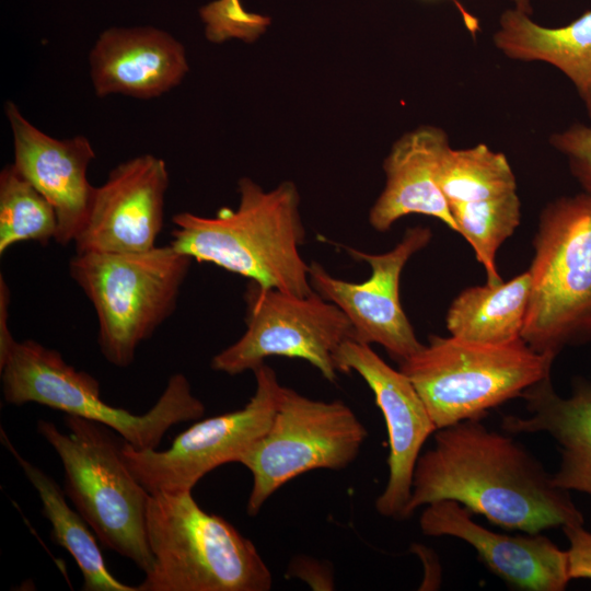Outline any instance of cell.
<instances>
[{
    "instance_id": "cell-24",
    "label": "cell",
    "mask_w": 591,
    "mask_h": 591,
    "mask_svg": "<svg viewBox=\"0 0 591 591\" xmlns=\"http://www.w3.org/2000/svg\"><path fill=\"white\" fill-rule=\"evenodd\" d=\"M449 206L457 233L472 246L486 271L487 283L501 282L496 255L520 223L521 202L517 192L477 201H454Z\"/></svg>"
},
{
    "instance_id": "cell-13",
    "label": "cell",
    "mask_w": 591,
    "mask_h": 591,
    "mask_svg": "<svg viewBox=\"0 0 591 591\" xmlns=\"http://www.w3.org/2000/svg\"><path fill=\"white\" fill-rule=\"evenodd\" d=\"M335 362L338 372L355 371L364 380L384 417L389 478L375 509L383 517L402 520L420 450L437 428L410 380L389 366L370 345L349 338L336 351Z\"/></svg>"
},
{
    "instance_id": "cell-23",
    "label": "cell",
    "mask_w": 591,
    "mask_h": 591,
    "mask_svg": "<svg viewBox=\"0 0 591 591\" xmlns=\"http://www.w3.org/2000/svg\"><path fill=\"white\" fill-rule=\"evenodd\" d=\"M438 181L449 204L517 192L515 176L505 154L484 143L461 150L449 147L440 162Z\"/></svg>"
},
{
    "instance_id": "cell-21",
    "label": "cell",
    "mask_w": 591,
    "mask_h": 591,
    "mask_svg": "<svg viewBox=\"0 0 591 591\" xmlns=\"http://www.w3.org/2000/svg\"><path fill=\"white\" fill-rule=\"evenodd\" d=\"M0 440L16 460L28 482L36 490L42 510L51 524L55 544L69 552L77 563L83 579L84 591H138L115 578L108 570L97 537L82 518L66 501V494L51 476L37 467L13 447L3 428Z\"/></svg>"
},
{
    "instance_id": "cell-30",
    "label": "cell",
    "mask_w": 591,
    "mask_h": 591,
    "mask_svg": "<svg viewBox=\"0 0 591 591\" xmlns=\"http://www.w3.org/2000/svg\"><path fill=\"white\" fill-rule=\"evenodd\" d=\"M457 8L460 9V11L462 12L464 19L466 20V23L467 25L471 27V28H474L475 26V20L472 18V16H468V14L466 13V11L459 4V2L456 0H453Z\"/></svg>"
},
{
    "instance_id": "cell-27",
    "label": "cell",
    "mask_w": 591,
    "mask_h": 591,
    "mask_svg": "<svg viewBox=\"0 0 591 591\" xmlns=\"http://www.w3.org/2000/svg\"><path fill=\"white\" fill-rule=\"evenodd\" d=\"M551 144L567 158L571 174L591 194V127L576 124L554 134Z\"/></svg>"
},
{
    "instance_id": "cell-10",
    "label": "cell",
    "mask_w": 591,
    "mask_h": 591,
    "mask_svg": "<svg viewBox=\"0 0 591 591\" xmlns=\"http://www.w3.org/2000/svg\"><path fill=\"white\" fill-rule=\"evenodd\" d=\"M244 299L246 329L212 358L215 371L237 375L279 356L305 360L326 380L336 381L335 354L351 338L352 328L334 303L315 291L296 296L254 281L247 285Z\"/></svg>"
},
{
    "instance_id": "cell-2",
    "label": "cell",
    "mask_w": 591,
    "mask_h": 591,
    "mask_svg": "<svg viewBox=\"0 0 591 591\" xmlns=\"http://www.w3.org/2000/svg\"><path fill=\"white\" fill-rule=\"evenodd\" d=\"M237 192L234 209L222 207L212 217L174 215L170 244L195 260L217 265L262 287L296 296L312 293L310 264L300 255L305 230L296 185L282 182L265 190L243 177Z\"/></svg>"
},
{
    "instance_id": "cell-29",
    "label": "cell",
    "mask_w": 591,
    "mask_h": 591,
    "mask_svg": "<svg viewBox=\"0 0 591 591\" xmlns=\"http://www.w3.org/2000/svg\"><path fill=\"white\" fill-rule=\"evenodd\" d=\"M515 2V9L526 13V14H530L532 9L530 7V1L529 0H513Z\"/></svg>"
},
{
    "instance_id": "cell-8",
    "label": "cell",
    "mask_w": 591,
    "mask_h": 591,
    "mask_svg": "<svg viewBox=\"0 0 591 591\" xmlns=\"http://www.w3.org/2000/svg\"><path fill=\"white\" fill-rule=\"evenodd\" d=\"M554 359L522 339L479 344L432 335L428 345L399 363L437 428L483 418L491 408L551 376Z\"/></svg>"
},
{
    "instance_id": "cell-25",
    "label": "cell",
    "mask_w": 591,
    "mask_h": 591,
    "mask_svg": "<svg viewBox=\"0 0 591 591\" xmlns=\"http://www.w3.org/2000/svg\"><path fill=\"white\" fill-rule=\"evenodd\" d=\"M56 234L54 207L12 164L4 166L0 172V255L25 241L47 245Z\"/></svg>"
},
{
    "instance_id": "cell-6",
    "label": "cell",
    "mask_w": 591,
    "mask_h": 591,
    "mask_svg": "<svg viewBox=\"0 0 591 591\" xmlns=\"http://www.w3.org/2000/svg\"><path fill=\"white\" fill-rule=\"evenodd\" d=\"M193 260L171 244L137 253H76L69 273L95 310L106 361L117 368L134 362L139 345L173 314Z\"/></svg>"
},
{
    "instance_id": "cell-7",
    "label": "cell",
    "mask_w": 591,
    "mask_h": 591,
    "mask_svg": "<svg viewBox=\"0 0 591 591\" xmlns=\"http://www.w3.org/2000/svg\"><path fill=\"white\" fill-rule=\"evenodd\" d=\"M521 339L552 359L591 339V194L557 198L541 212Z\"/></svg>"
},
{
    "instance_id": "cell-16",
    "label": "cell",
    "mask_w": 591,
    "mask_h": 591,
    "mask_svg": "<svg viewBox=\"0 0 591 591\" xmlns=\"http://www.w3.org/2000/svg\"><path fill=\"white\" fill-rule=\"evenodd\" d=\"M428 536H453L470 544L486 567L508 586L525 591H563L570 578L567 551L541 533L509 535L490 531L454 500L426 506L419 518Z\"/></svg>"
},
{
    "instance_id": "cell-22",
    "label": "cell",
    "mask_w": 591,
    "mask_h": 591,
    "mask_svg": "<svg viewBox=\"0 0 591 591\" xmlns=\"http://www.w3.org/2000/svg\"><path fill=\"white\" fill-rule=\"evenodd\" d=\"M530 286L528 270L507 282L464 289L448 310L449 333L463 340L490 345L521 339Z\"/></svg>"
},
{
    "instance_id": "cell-5",
    "label": "cell",
    "mask_w": 591,
    "mask_h": 591,
    "mask_svg": "<svg viewBox=\"0 0 591 591\" xmlns=\"http://www.w3.org/2000/svg\"><path fill=\"white\" fill-rule=\"evenodd\" d=\"M67 432L46 419L37 432L55 450L63 468V491L106 548L150 572L153 555L147 535L150 493L128 468L124 439L107 426L66 415Z\"/></svg>"
},
{
    "instance_id": "cell-19",
    "label": "cell",
    "mask_w": 591,
    "mask_h": 591,
    "mask_svg": "<svg viewBox=\"0 0 591 591\" xmlns=\"http://www.w3.org/2000/svg\"><path fill=\"white\" fill-rule=\"evenodd\" d=\"M528 417L506 416L502 429L509 433L548 434L559 447L554 484L567 491L591 496V383L578 382L569 397L559 396L551 376L529 387L521 396Z\"/></svg>"
},
{
    "instance_id": "cell-12",
    "label": "cell",
    "mask_w": 591,
    "mask_h": 591,
    "mask_svg": "<svg viewBox=\"0 0 591 591\" xmlns=\"http://www.w3.org/2000/svg\"><path fill=\"white\" fill-rule=\"evenodd\" d=\"M431 236L429 228L417 225L407 229L402 240L382 254L345 247L354 259L369 264L371 275L362 282L336 278L320 263H310L313 290L346 315L352 328L351 339L382 346L398 364L424 346L402 308L401 275L409 258L426 247Z\"/></svg>"
},
{
    "instance_id": "cell-14",
    "label": "cell",
    "mask_w": 591,
    "mask_h": 591,
    "mask_svg": "<svg viewBox=\"0 0 591 591\" xmlns=\"http://www.w3.org/2000/svg\"><path fill=\"white\" fill-rule=\"evenodd\" d=\"M170 177L165 162L140 154L116 165L95 187L76 253H137L157 246Z\"/></svg>"
},
{
    "instance_id": "cell-1",
    "label": "cell",
    "mask_w": 591,
    "mask_h": 591,
    "mask_svg": "<svg viewBox=\"0 0 591 591\" xmlns=\"http://www.w3.org/2000/svg\"><path fill=\"white\" fill-rule=\"evenodd\" d=\"M482 418L436 430L420 454L404 519L429 503L454 500L505 530L541 533L583 524L569 491L514 439L488 429Z\"/></svg>"
},
{
    "instance_id": "cell-4",
    "label": "cell",
    "mask_w": 591,
    "mask_h": 591,
    "mask_svg": "<svg viewBox=\"0 0 591 591\" xmlns=\"http://www.w3.org/2000/svg\"><path fill=\"white\" fill-rule=\"evenodd\" d=\"M0 373L7 404L35 403L103 424L139 450L158 449L172 426L205 414L204 403L182 373L169 378L159 399L142 415L112 406L101 398L100 382L93 375L33 339L11 337L0 345Z\"/></svg>"
},
{
    "instance_id": "cell-3",
    "label": "cell",
    "mask_w": 591,
    "mask_h": 591,
    "mask_svg": "<svg viewBox=\"0 0 591 591\" xmlns=\"http://www.w3.org/2000/svg\"><path fill=\"white\" fill-rule=\"evenodd\" d=\"M147 535L153 567L138 591H268L271 572L251 540L204 511L192 491L151 494Z\"/></svg>"
},
{
    "instance_id": "cell-18",
    "label": "cell",
    "mask_w": 591,
    "mask_h": 591,
    "mask_svg": "<svg viewBox=\"0 0 591 591\" xmlns=\"http://www.w3.org/2000/svg\"><path fill=\"white\" fill-rule=\"evenodd\" d=\"M449 147L445 131L433 126L418 127L393 144L383 163L384 189L369 213L373 229L385 232L398 219L419 213L439 219L457 233L438 181L440 162Z\"/></svg>"
},
{
    "instance_id": "cell-11",
    "label": "cell",
    "mask_w": 591,
    "mask_h": 591,
    "mask_svg": "<svg viewBox=\"0 0 591 591\" xmlns=\"http://www.w3.org/2000/svg\"><path fill=\"white\" fill-rule=\"evenodd\" d=\"M253 372L255 392L242 408L196 421L167 449L139 450L124 440L125 463L150 494L192 491L212 470L237 463L267 432L282 385L266 363Z\"/></svg>"
},
{
    "instance_id": "cell-20",
    "label": "cell",
    "mask_w": 591,
    "mask_h": 591,
    "mask_svg": "<svg viewBox=\"0 0 591 591\" xmlns=\"http://www.w3.org/2000/svg\"><path fill=\"white\" fill-rule=\"evenodd\" d=\"M494 42L509 58L558 68L573 83L591 117V10L568 25L545 27L529 14L509 9L500 16Z\"/></svg>"
},
{
    "instance_id": "cell-26",
    "label": "cell",
    "mask_w": 591,
    "mask_h": 591,
    "mask_svg": "<svg viewBox=\"0 0 591 591\" xmlns=\"http://www.w3.org/2000/svg\"><path fill=\"white\" fill-rule=\"evenodd\" d=\"M209 40L221 43L230 37L251 40L264 30L267 19L248 13L240 0H217L200 9Z\"/></svg>"
},
{
    "instance_id": "cell-15",
    "label": "cell",
    "mask_w": 591,
    "mask_h": 591,
    "mask_svg": "<svg viewBox=\"0 0 591 591\" xmlns=\"http://www.w3.org/2000/svg\"><path fill=\"white\" fill-rule=\"evenodd\" d=\"M4 113L13 139L12 165L54 207L55 241L62 246L73 243L86 223L95 192L88 179L95 158L92 143L82 135L57 139L45 134L11 101Z\"/></svg>"
},
{
    "instance_id": "cell-17",
    "label": "cell",
    "mask_w": 591,
    "mask_h": 591,
    "mask_svg": "<svg viewBox=\"0 0 591 591\" xmlns=\"http://www.w3.org/2000/svg\"><path fill=\"white\" fill-rule=\"evenodd\" d=\"M89 66L96 96L121 94L139 100L165 94L189 70L184 45L152 26L103 31L90 50Z\"/></svg>"
},
{
    "instance_id": "cell-28",
    "label": "cell",
    "mask_w": 591,
    "mask_h": 591,
    "mask_svg": "<svg viewBox=\"0 0 591 591\" xmlns=\"http://www.w3.org/2000/svg\"><path fill=\"white\" fill-rule=\"evenodd\" d=\"M563 531L569 542L568 575L571 579H591V532L583 524H568Z\"/></svg>"
},
{
    "instance_id": "cell-9",
    "label": "cell",
    "mask_w": 591,
    "mask_h": 591,
    "mask_svg": "<svg viewBox=\"0 0 591 591\" xmlns=\"http://www.w3.org/2000/svg\"><path fill=\"white\" fill-rule=\"evenodd\" d=\"M367 436L344 402L313 399L282 386L267 432L237 462L253 477L247 514L255 517L276 490L299 475L347 467Z\"/></svg>"
}]
</instances>
